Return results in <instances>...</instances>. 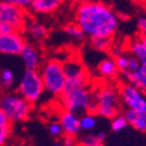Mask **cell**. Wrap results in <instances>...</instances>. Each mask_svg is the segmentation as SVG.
Segmentation results:
<instances>
[{"instance_id": "obj_23", "label": "cell", "mask_w": 146, "mask_h": 146, "mask_svg": "<svg viewBox=\"0 0 146 146\" xmlns=\"http://www.w3.org/2000/svg\"><path fill=\"white\" fill-rule=\"evenodd\" d=\"M96 125V118L94 114L86 113L80 117V127L81 130L88 131V130H93Z\"/></svg>"}, {"instance_id": "obj_1", "label": "cell", "mask_w": 146, "mask_h": 146, "mask_svg": "<svg viewBox=\"0 0 146 146\" xmlns=\"http://www.w3.org/2000/svg\"><path fill=\"white\" fill-rule=\"evenodd\" d=\"M76 23L89 38H113L119 27V16L109 5L92 0L78 5L76 9Z\"/></svg>"}, {"instance_id": "obj_25", "label": "cell", "mask_w": 146, "mask_h": 146, "mask_svg": "<svg viewBox=\"0 0 146 146\" xmlns=\"http://www.w3.org/2000/svg\"><path fill=\"white\" fill-rule=\"evenodd\" d=\"M80 146H103V140L99 139L98 136L95 135H87L85 136L80 143H79Z\"/></svg>"}, {"instance_id": "obj_20", "label": "cell", "mask_w": 146, "mask_h": 146, "mask_svg": "<svg viewBox=\"0 0 146 146\" xmlns=\"http://www.w3.org/2000/svg\"><path fill=\"white\" fill-rule=\"evenodd\" d=\"M90 44L92 46L101 52H108L113 48V38L111 37H94L90 38Z\"/></svg>"}, {"instance_id": "obj_15", "label": "cell", "mask_w": 146, "mask_h": 146, "mask_svg": "<svg viewBox=\"0 0 146 146\" xmlns=\"http://www.w3.org/2000/svg\"><path fill=\"white\" fill-rule=\"evenodd\" d=\"M127 51L140 63L141 66L146 67V45L141 41L140 36L132 38L127 44Z\"/></svg>"}, {"instance_id": "obj_18", "label": "cell", "mask_w": 146, "mask_h": 146, "mask_svg": "<svg viewBox=\"0 0 146 146\" xmlns=\"http://www.w3.org/2000/svg\"><path fill=\"white\" fill-rule=\"evenodd\" d=\"M98 72L102 78H106V79H111L116 77L118 68H117L115 59L113 57H109V58L101 60L98 65Z\"/></svg>"}, {"instance_id": "obj_34", "label": "cell", "mask_w": 146, "mask_h": 146, "mask_svg": "<svg viewBox=\"0 0 146 146\" xmlns=\"http://www.w3.org/2000/svg\"><path fill=\"white\" fill-rule=\"evenodd\" d=\"M96 136H98V138L101 139V140H104V139H106V133H104V132H99Z\"/></svg>"}, {"instance_id": "obj_21", "label": "cell", "mask_w": 146, "mask_h": 146, "mask_svg": "<svg viewBox=\"0 0 146 146\" xmlns=\"http://www.w3.org/2000/svg\"><path fill=\"white\" fill-rule=\"evenodd\" d=\"M64 31L68 35V37H71L74 41H82L86 35L84 34V31L81 30V28L77 25V23H68L64 27Z\"/></svg>"}, {"instance_id": "obj_12", "label": "cell", "mask_w": 146, "mask_h": 146, "mask_svg": "<svg viewBox=\"0 0 146 146\" xmlns=\"http://www.w3.org/2000/svg\"><path fill=\"white\" fill-rule=\"evenodd\" d=\"M59 123L63 127V132L65 136H72L76 137L80 130V117L78 114L71 113L67 110H64L60 114V118H59Z\"/></svg>"}, {"instance_id": "obj_37", "label": "cell", "mask_w": 146, "mask_h": 146, "mask_svg": "<svg viewBox=\"0 0 146 146\" xmlns=\"http://www.w3.org/2000/svg\"><path fill=\"white\" fill-rule=\"evenodd\" d=\"M53 146H62V145H59V144H54Z\"/></svg>"}, {"instance_id": "obj_29", "label": "cell", "mask_w": 146, "mask_h": 146, "mask_svg": "<svg viewBox=\"0 0 146 146\" xmlns=\"http://www.w3.org/2000/svg\"><path fill=\"white\" fill-rule=\"evenodd\" d=\"M137 28L140 35L146 36V14L139 15L137 19Z\"/></svg>"}, {"instance_id": "obj_31", "label": "cell", "mask_w": 146, "mask_h": 146, "mask_svg": "<svg viewBox=\"0 0 146 146\" xmlns=\"http://www.w3.org/2000/svg\"><path fill=\"white\" fill-rule=\"evenodd\" d=\"M13 30H15V29H14L12 26H9L8 23H6V22H4V21L0 20V35L6 34V33H9V31H13Z\"/></svg>"}, {"instance_id": "obj_9", "label": "cell", "mask_w": 146, "mask_h": 146, "mask_svg": "<svg viewBox=\"0 0 146 146\" xmlns=\"http://www.w3.org/2000/svg\"><path fill=\"white\" fill-rule=\"evenodd\" d=\"M27 19L26 8L0 1V20L12 26L15 30H22Z\"/></svg>"}, {"instance_id": "obj_28", "label": "cell", "mask_w": 146, "mask_h": 146, "mask_svg": "<svg viewBox=\"0 0 146 146\" xmlns=\"http://www.w3.org/2000/svg\"><path fill=\"white\" fill-rule=\"evenodd\" d=\"M140 63L132 56L131 53H129V59H127V71L126 72H135L140 67Z\"/></svg>"}, {"instance_id": "obj_27", "label": "cell", "mask_w": 146, "mask_h": 146, "mask_svg": "<svg viewBox=\"0 0 146 146\" xmlns=\"http://www.w3.org/2000/svg\"><path fill=\"white\" fill-rule=\"evenodd\" d=\"M49 132L53 137H59L62 133H64L63 132V127H62L59 122H52L49 125Z\"/></svg>"}, {"instance_id": "obj_35", "label": "cell", "mask_w": 146, "mask_h": 146, "mask_svg": "<svg viewBox=\"0 0 146 146\" xmlns=\"http://www.w3.org/2000/svg\"><path fill=\"white\" fill-rule=\"evenodd\" d=\"M133 1L138 3V4H143V5H146V0H133Z\"/></svg>"}, {"instance_id": "obj_5", "label": "cell", "mask_w": 146, "mask_h": 146, "mask_svg": "<svg viewBox=\"0 0 146 146\" xmlns=\"http://www.w3.org/2000/svg\"><path fill=\"white\" fill-rule=\"evenodd\" d=\"M59 98L64 107V110L78 115L82 113H88L89 106L93 102V94L89 90L88 86L65 89Z\"/></svg>"}, {"instance_id": "obj_30", "label": "cell", "mask_w": 146, "mask_h": 146, "mask_svg": "<svg viewBox=\"0 0 146 146\" xmlns=\"http://www.w3.org/2000/svg\"><path fill=\"white\" fill-rule=\"evenodd\" d=\"M0 1L7 3V4H12V5L19 6V7H22V8H27V7L30 6L31 0H0Z\"/></svg>"}, {"instance_id": "obj_14", "label": "cell", "mask_w": 146, "mask_h": 146, "mask_svg": "<svg viewBox=\"0 0 146 146\" xmlns=\"http://www.w3.org/2000/svg\"><path fill=\"white\" fill-rule=\"evenodd\" d=\"M23 35L33 41H42L48 36V28L41 23L40 21H36L33 19H27L23 28H22Z\"/></svg>"}, {"instance_id": "obj_10", "label": "cell", "mask_w": 146, "mask_h": 146, "mask_svg": "<svg viewBox=\"0 0 146 146\" xmlns=\"http://www.w3.org/2000/svg\"><path fill=\"white\" fill-rule=\"evenodd\" d=\"M25 44L26 38L21 30H13L0 35V53L1 54H6V56L20 54Z\"/></svg>"}, {"instance_id": "obj_38", "label": "cell", "mask_w": 146, "mask_h": 146, "mask_svg": "<svg viewBox=\"0 0 146 146\" xmlns=\"http://www.w3.org/2000/svg\"><path fill=\"white\" fill-rule=\"evenodd\" d=\"M0 89H1V84H0Z\"/></svg>"}, {"instance_id": "obj_22", "label": "cell", "mask_w": 146, "mask_h": 146, "mask_svg": "<svg viewBox=\"0 0 146 146\" xmlns=\"http://www.w3.org/2000/svg\"><path fill=\"white\" fill-rule=\"evenodd\" d=\"M0 84H1V88H11L14 85V72L9 68L0 71Z\"/></svg>"}, {"instance_id": "obj_4", "label": "cell", "mask_w": 146, "mask_h": 146, "mask_svg": "<svg viewBox=\"0 0 146 146\" xmlns=\"http://www.w3.org/2000/svg\"><path fill=\"white\" fill-rule=\"evenodd\" d=\"M0 109L12 122H23L31 114L33 104L19 93H5L0 95Z\"/></svg>"}, {"instance_id": "obj_36", "label": "cell", "mask_w": 146, "mask_h": 146, "mask_svg": "<svg viewBox=\"0 0 146 146\" xmlns=\"http://www.w3.org/2000/svg\"><path fill=\"white\" fill-rule=\"evenodd\" d=\"M140 36V38H141V41L145 43V45H146V36L145 35H139Z\"/></svg>"}, {"instance_id": "obj_7", "label": "cell", "mask_w": 146, "mask_h": 146, "mask_svg": "<svg viewBox=\"0 0 146 146\" xmlns=\"http://www.w3.org/2000/svg\"><path fill=\"white\" fill-rule=\"evenodd\" d=\"M118 94L126 109L146 113V93L132 84H123L118 88Z\"/></svg>"}, {"instance_id": "obj_32", "label": "cell", "mask_w": 146, "mask_h": 146, "mask_svg": "<svg viewBox=\"0 0 146 146\" xmlns=\"http://www.w3.org/2000/svg\"><path fill=\"white\" fill-rule=\"evenodd\" d=\"M76 144V139L72 136H66L64 139V146H74Z\"/></svg>"}, {"instance_id": "obj_3", "label": "cell", "mask_w": 146, "mask_h": 146, "mask_svg": "<svg viewBox=\"0 0 146 146\" xmlns=\"http://www.w3.org/2000/svg\"><path fill=\"white\" fill-rule=\"evenodd\" d=\"M40 73L44 84V89L51 95L59 98L66 87L64 63L53 58L49 59L42 65Z\"/></svg>"}, {"instance_id": "obj_26", "label": "cell", "mask_w": 146, "mask_h": 146, "mask_svg": "<svg viewBox=\"0 0 146 146\" xmlns=\"http://www.w3.org/2000/svg\"><path fill=\"white\" fill-rule=\"evenodd\" d=\"M117 65L118 71H121L122 73H125L127 71V59H129V53H122L121 56L114 58Z\"/></svg>"}, {"instance_id": "obj_33", "label": "cell", "mask_w": 146, "mask_h": 146, "mask_svg": "<svg viewBox=\"0 0 146 146\" xmlns=\"http://www.w3.org/2000/svg\"><path fill=\"white\" fill-rule=\"evenodd\" d=\"M71 1L76 3V4H78V5H81V4H85V3H89V1H92V0H71Z\"/></svg>"}, {"instance_id": "obj_13", "label": "cell", "mask_w": 146, "mask_h": 146, "mask_svg": "<svg viewBox=\"0 0 146 146\" xmlns=\"http://www.w3.org/2000/svg\"><path fill=\"white\" fill-rule=\"evenodd\" d=\"M65 3V0H31L29 9L34 14L48 15L57 12Z\"/></svg>"}, {"instance_id": "obj_24", "label": "cell", "mask_w": 146, "mask_h": 146, "mask_svg": "<svg viewBox=\"0 0 146 146\" xmlns=\"http://www.w3.org/2000/svg\"><path fill=\"white\" fill-rule=\"evenodd\" d=\"M127 125V121L124 117V115H117L111 119V130L115 132L124 130Z\"/></svg>"}, {"instance_id": "obj_11", "label": "cell", "mask_w": 146, "mask_h": 146, "mask_svg": "<svg viewBox=\"0 0 146 146\" xmlns=\"http://www.w3.org/2000/svg\"><path fill=\"white\" fill-rule=\"evenodd\" d=\"M19 56L21 57L26 68L38 70V67L41 65V62H42V58H41V53H40L38 49L36 48L33 43L26 42V44L23 45Z\"/></svg>"}, {"instance_id": "obj_17", "label": "cell", "mask_w": 146, "mask_h": 146, "mask_svg": "<svg viewBox=\"0 0 146 146\" xmlns=\"http://www.w3.org/2000/svg\"><path fill=\"white\" fill-rule=\"evenodd\" d=\"M125 79L129 81V84H132L133 86L138 87L143 92L146 93V67L140 66L135 72H125L123 73Z\"/></svg>"}, {"instance_id": "obj_19", "label": "cell", "mask_w": 146, "mask_h": 146, "mask_svg": "<svg viewBox=\"0 0 146 146\" xmlns=\"http://www.w3.org/2000/svg\"><path fill=\"white\" fill-rule=\"evenodd\" d=\"M12 131V121L0 109V146H5Z\"/></svg>"}, {"instance_id": "obj_6", "label": "cell", "mask_w": 146, "mask_h": 146, "mask_svg": "<svg viewBox=\"0 0 146 146\" xmlns=\"http://www.w3.org/2000/svg\"><path fill=\"white\" fill-rule=\"evenodd\" d=\"M19 94L31 104L36 103L44 93V84L38 70L26 68L17 86Z\"/></svg>"}, {"instance_id": "obj_2", "label": "cell", "mask_w": 146, "mask_h": 146, "mask_svg": "<svg viewBox=\"0 0 146 146\" xmlns=\"http://www.w3.org/2000/svg\"><path fill=\"white\" fill-rule=\"evenodd\" d=\"M118 90L110 85L100 87L93 95V102L89 106L88 113L108 119H113L118 115Z\"/></svg>"}, {"instance_id": "obj_16", "label": "cell", "mask_w": 146, "mask_h": 146, "mask_svg": "<svg viewBox=\"0 0 146 146\" xmlns=\"http://www.w3.org/2000/svg\"><path fill=\"white\" fill-rule=\"evenodd\" d=\"M124 117L133 129L146 133V113H138L131 109H126L124 113Z\"/></svg>"}, {"instance_id": "obj_8", "label": "cell", "mask_w": 146, "mask_h": 146, "mask_svg": "<svg viewBox=\"0 0 146 146\" xmlns=\"http://www.w3.org/2000/svg\"><path fill=\"white\" fill-rule=\"evenodd\" d=\"M64 71H65V78H66L65 89L88 86L89 84L88 72L80 62L71 59L64 63Z\"/></svg>"}]
</instances>
